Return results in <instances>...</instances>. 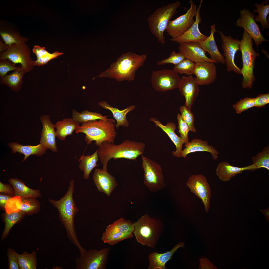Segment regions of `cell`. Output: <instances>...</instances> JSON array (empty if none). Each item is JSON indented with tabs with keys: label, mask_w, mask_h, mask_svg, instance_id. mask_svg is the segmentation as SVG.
<instances>
[{
	"label": "cell",
	"mask_w": 269,
	"mask_h": 269,
	"mask_svg": "<svg viewBox=\"0 0 269 269\" xmlns=\"http://www.w3.org/2000/svg\"><path fill=\"white\" fill-rule=\"evenodd\" d=\"M74 189V181L72 179L69 183L66 193L63 197L57 200L49 199V202L58 209L59 219L65 229L69 239L82 253L85 250L80 245L75 231L74 218L79 209L73 198Z\"/></svg>",
	"instance_id": "1"
},
{
	"label": "cell",
	"mask_w": 269,
	"mask_h": 269,
	"mask_svg": "<svg viewBox=\"0 0 269 269\" xmlns=\"http://www.w3.org/2000/svg\"><path fill=\"white\" fill-rule=\"evenodd\" d=\"M145 146L144 143L128 139L119 145L107 141L103 142L97 149L102 169L107 170L108 163L112 158L115 160L124 158L136 161L139 156L143 154Z\"/></svg>",
	"instance_id": "2"
},
{
	"label": "cell",
	"mask_w": 269,
	"mask_h": 269,
	"mask_svg": "<svg viewBox=\"0 0 269 269\" xmlns=\"http://www.w3.org/2000/svg\"><path fill=\"white\" fill-rule=\"evenodd\" d=\"M146 58V54L137 55L129 52L122 55L97 76L114 79L118 81H133L136 71L143 65Z\"/></svg>",
	"instance_id": "3"
},
{
	"label": "cell",
	"mask_w": 269,
	"mask_h": 269,
	"mask_svg": "<svg viewBox=\"0 0 269 269\" xmlns=\"http://www.w3.org/2000/svg\"><path fill=\"white\" fill-rule=\"evenodd\" d=\"M115 122L113 119L88 121L78 127L75 130V133L85 134V139L87 145L90 144L93 141H95V144L98 146L105 141L114 143L117 134Z\"/></svg>",
	"instance_id": "4"
},
{
	"label": "cell",
	"mask_w": 269,
	"mask_h": 269,
	"mask_svg": "<svg viewBox=\"0 0 269 269\" xmlns=\"http://www.w3.org/2000/svg\"><path fill=\"white\" fill-rule=\"evenodd\" d=\"M163 229V224L160 220L146 214L134 222L133 233L138 242L153 248L156 244Z\"/></svg>",
	"instance_id": "5"
},
{
	"label": "cell",
	"mask_w": 269,
	"mask_h": 269,
	"mask_svg": "<svg viewBox=\"0 0 269 269\" xmlns=\"http://www.w3.org/2000/svg\"><path fill=\"white\" fill-rule=\"evenodd\" d=\"M252 38L245 30L240 40V50L241 52L243 66L241 69L243 77L242 86L244 89H251L255 78L254 70L256 58L259 56L253 48Z\"/></svg>",
	"instance_id": "6"
},
{
	"label": "cell",
	"mask_w": 269,
	"mask_h": 269,
	"mask_svg": "<svg viewBox=\"0 0 269 269\" xmlns=\"http://www.w3.org/2000/svg\"><path fill=\"white\" fill-rule=\"evenodd\" d=\"M179 1L170 3L156 9L147 18L150 31L158 41L162 44L165 43L164 35L168 24L180 7Z\"/></svg>",
	"instance_id": "7"
},
{
	"label": "cell",
	"mask_w": 269,
	"mask_h": 269,
	"mask_svg": "<svg viewBox=\"0 0 269 269\" xmlns=\"http://www.w3.org/2000/svg\"><path fill=\"white\" fill-rule=\"evenodd\" d=\"M142 167L144 170L143 183L150 192H156L163 190L165 184L161 166L156 161L141 155Z\"/></svg>",
	"instance_id": "8"
},
{
	"label": "cell",
	"mask_w": 269,
	"mask_h": 269,
	"mask_svg": "<svg viewBox=\"0 0 269 269\" xmlns=\"http://www.w3.org/2000/svg\"><path fill=\"white\" fill-rule=\"evenodd\" d=\"M110 248L88 250L75 260L76 269H104L107 263Z\"/></svg>",
	"instance_id": "9"
},
{
	"label": "cell",
	"mask_w": 269,
	"mask_h": 269,
	"mask_svg": "<svg viewBox=\"0 0 269 269\" xmlns=\"http://www.w3.org/2000/svg\"><path fill=\"white\" fill-rule=\"evenodd\" d=\"M6 59L15 64H20L26 72L31 71L34 66V61L30 57V50L25 43L7 46V50L1 52L0 55V60Z\"/></svg>",
	"instance_id": "10"
},
{
	"label": "cell",
	"mask_w": 269,
	"mask_h": 269,
	"mask_svg": "<svg viewBox=\"0 0 269 269\" xmlns=\"http://www.w3.org/2000/svg\"><path fill=\"white\" fill-rule=\"evenodd\" d=\"M181 78L173 69H163L153 71L151 81L156 91L165 92L178 88Z\"/></svg>",
	"instance_id": "11"
},
{
	"label": "cell",
	"mask_w": 269,
	"mask_h": 269,
	"mask_svg": "<svg viewBox=\"0 0 269 269\" xmlns=\"http://www.w3.org/2000/svg\"><path fill=\"white\" fill-rule=\"evenodd\" d=\"M189 3L190 7L185 13L170 20L168 24L166 30L172 38L178 37L184 33L195 22L193 18L197 14V5L192 0H190Z\"/></svg>",
	"instance_id": "12"
},
{
	"label": "cell",
	"mask_w": 269,
	"mask_h": 269,
	"mask_svg": "<svg viewBox=\"0 0 269 269\" xmlns=\"http://www.w3.org/2000/svg\"><path fill=\"white\" fill-rule=\"evenodd\" d=\"M186 184L191 192L201 200L206 212L208 213L210 207L211 191L206 177L201 174L192 175L188 179Z\"/></svg>",
	"instance_id": "13"
},
{
	"label": "cell",
	"mask_w": 269,
	"mask_h": 269,
	"mask_svg": "<svg viewBox=\"0 0 269 269\" xmlns=\"http://www.w3.org/2000/svg\"><path fill=\"white\" fill-rule=\"evenodd\" d=\"M222 42L221 47L223 51V56L225 58L227 71H233L235 73L241 74V69L235 64V59L238 51L240 50V40L233 38L231 36H227L222 32L218 31Z\"/></svg>",
	"instance_id": "14"
},
{
	"label": "cell",
	"mask_w": 269,
	"mask_h": 269,
	"mask_svg": "<svg viewBox=\"0 0 269 269\" xmlns=\"http://www.w3.org/2000/svg\"><path fill=\"white\" fill-rule=\"evenodd\" d=\"M240 18L238 19L236 23L237 27L243 28L254 40L258 48L263 41H268L265 39L260 32L259 27L255 20L253 13L248 9L244 8L240 10Z\"/></svg>",
	"instance_id": "15"
},
{
	"label": "cell",
	"mask_w": 269,
	"mask_h": 269,
	"mask_svg": "<svg viewBox=\"0 0 269 269\" xmlns=\"http://www.w3.org/2000/svg\"><path fill=\"white\" fill-rule=\"evenodd\" d=\"M214 63L205 61L196 63L193 74L199 85H208L215 81L217 77Z\"/></svg>",
	"instance_id": "16"
},
{
	"label": "cell",
	"mask_w": 269,
	"mask_h": 269,
	"mask_svg": "<svg viewBox=\"0 0 269 269\" xmlns=\"http://www.w3.org/2000/svg\"><path fill=\"white\" fill-rule=\"evenodd\" d=\"M199 85L195 77L192 76H184L181 78L179 90L181 95L185 97V105L190 110L198 95Z\"/></svg>",
	"instance_id": "17"
},
{
	"label": "cell",
	"mask_w": 269,
	"mask_h": 269,
	"mask_svg": "<svg viewBox=\"0 0 269 269\" xmlns=\"http://www.w3.org/2000/svg\"><path fill=\"white\" fill-rule=\"evenodd\" d=\"M202 2L203 0H201L198 8L197 9L196 20L192 25L187 31L179 37L175 38H171L170 40L171 41L179 44L190 42H198L207 38V36L201 32L199 28V25L202 22L200 10Z\"/></svg>",
	"instance_id": "18"
},
{
	"label": "cell",
	"mask_w": 269,
	"mask_h": 269,
	"mask_svg": "<svg viewBox=\"0 0 269 269\" xmlns=\"http://www.w3.org/2000/svg\"><path fill=\"white\" fill-rule=\"evenodd\" d=\"M94 183L99 191L109 196L118 185L115 178L107 170L96 168L93 175Z\"/></svg>",
	"instance_id": "19"
},
{
	"label": "cell",
	"mask_w": 269,
	"mask_h": 269,
	"mask_svg": "<svg viewBox=\"0 0 269 269\" xmlns=\"http://www.w3.org/2000/svg\"><path fill=\"white\" fill-rule=\"evenodd\" d=\"M43 126L40 143L49 149L54 152L58 151L56 141V134L55 125L50 120L49 115H42L40 117Z\"/></svg>",
	"instance_id": "20"
},
{
	"label": "cell",
	"mask_w": 269,
	"mask_h": 269,
	"mask_svg": "<svg viewBox=\"0 0 269 269\" xmlns=\"http://www.w3.org/2000/svg\"><path fill=\"white\" fill-rule=\"evenodd\" d=\"M178 49L179 52L183 54L185 59L195 63L205 61L216 63L206 56V52L202 48L198 42H190L180 43Z\"/></svg>",
	"instance_id": "21"
},
{
	"label": "cell",
	"mask_w": 269,
	"mask_h": 269,
	"mask_svg": "<svg viewBox=\"0 0 269 269\" xmlns=\"http://www.w3.org/2000/svg\"><path fill=\"white\" fill-rule=\"evenodd\" d=\"M185 148L183 150L181 157H186L189 154L197 152H206L209 153L213 160H217L218 158L219 152L213 146L209 145L206 140L194 138L185 145Z\"/></svg>",
	"instance_id": "22"
},
{
	"label": "cell",
	"mask_w": 269,
	"mask_h": 269,
	"mask_svg": "<svg viewBox=\"0 0 269 269\" xmlns=\"http://www.w3.org/2000/svg\"><path fill=\"white\" fill-rule=\"evenodd\" d=\"M150 120L153 122L156 126L160 128L165 132L175 145L176 150L171 152L173 156L178 158L181 157L183 146L184 143L180 137L178 136L175 132L176 128L175 124L170 122L167 123L165 125H164L155 118H152Z\"/></svg>",
	"instance_id": "23"
},
{
	"label": "cell",
	"mask_w": 269,
	"mask_h": 269,
	"mask_svg": "<svg viewBox=\"0 0 269 269\" xmlns=\"http://www.w3.org/2000/svg\"><path fill=\"white\" fill-rule=\"evenodd\" d=\"M215 27L214 24L211 26L209 36L205 40L198 43L202 48L210 55L211 59L216 63L224 64L225 58L219 51L215 40L214 34L217 31Z\"/></svg>",
	"instance_id": "24"
},
{
	"label": "cell",
	"mask_w": 269,
	"mask_h": 269,
	"mask_svg": "<svg viewBox=\"0 0 269 269\" xmlns=\"http://www.w3.org/2000/svg\"><path fill=\"white\" fill-rule=\"evenodd\" d=\"M253 164L243 167L233 166L228 162L223 161L218 165L216 169V175L221 181L225 182L245 170L253 171Z\"/></svg>",
	"instance_id": "25"
},
{
	"label": "cell",
	"mask_w": 269,
	"mask_h": 269,
	"mask_svg": "<svg viewBox=\"0 0 269 269\" xmlns=\"http://www.w3.org/2000/svg\"><path fill=\"white\" fill-rule=\"evenodd\" d=\"M184 243L183 242L176 245L171 250L163 253L153 252L148 256L149 269H165V264L170 260L174 253L179 248L184 247Z\"/></svg>",
	"instance_id": "26"
},
{
	"label": "cell",
	"mask_w": 269,
	"mask_h": 269,
	"mask_svg": "<svg viewBox=\"0 0 269 269\" xmlns=\"http://www.w3.org/2000/svg\"><path fill=\"white\" fill-rule=\"evenodd\" d=\"M8 145L11 149L13 153L17 152L20 154H23L24 155V157L22 162L25 161L31 155H35L38 156H42L48 149L40 143L35 146L30 145L25 146L17 142H12L8 143Z\"/></svg>",
	"instance_id": "27"
},
{
	"label": "cell",
	"mask_w": 269,
	"mask_h": 269,
	"mask_svg": "<svg viewBox=\"0 0 269 269\" xmlns=\"http://www.w3.org/2000/svg\"><path fill=\"white\" fill-rule=\"evenodd\" d=\"M8 181L14 189L15 196L20 197L21 198H35L41 197L40 190L30 188L20 179L16 178H10Z\"/></svg>",
	"instance_id": "28"
},
{
	"label": "cell",
	"mask_w": 269,
	"mask_h": 269,
	"mask_svg": "<svg viewBox=\"0 0 269 269\" xmlns=\"http://www.w3.org/2000/svg\"><path fill=\"white\" fill-rule=\"evenodd\" d=\"M98 104L104 109L108 110L111 112L114 118L117 121V123L115 125V126L117 129L120 126L126 127L129 126V123L127 120L126 115L129 112L135 109L134 105H132L123 110H120L109 105L105 101H100Z\"/></svg>",
	"instance_id": "29"
},
{
	"label": "cell",
	"mask_w": 269,
	"mask_h": 269,
	"mask_svg": "<svg viewBox=\"0 0 269 269\" xmlns=\"http://www.w3.org/2000/svg\"><path fill=\"white\" fill-rule=\"evenodd\" d=\"M55 125L56 137L60 140L65 141L67 136L71 135L80 126V123L73 118H66L58 121Z\"/></svg>",
	"instance_id": "30"
},
{
	"label": "cell",
	"mask_w": 269,
	"mask_h": 269,
	"mask_svg": "<svg viewBox=\"0 0 269 269\" xmlns=\"http://www.w3.org/2000/svg\"><path fill=\"white\" fill-rule=\"evenodd\" d=\"M97 149L92 155H81L78 159L79 162V168L83 172V177L86 180L89 178L90 173L95 167L99 166L97 164L99 160Z\"/></svg>",
	"instance_id": "31"
},
{
	"label": "cell",
	"mask_w": 269,
	"mask_h": 269,
	"mask_svg": "<svg viewBox=\"0 0 269 269\" xmlns=\"http://www.w3.org/2000/svg\"><path fill=\"white\" fill-rule=\"evenodd\" d=\"M26 72L25 70L20 67L12 73L1 77V83L8 86L11 90L17 91L21 88L23 76Z\"/></svg>",
	"instance_id": "32"
},
{
	"label": "cell",
	"mask_w": 269,
	"mask_h": 269,
	"mask_svg": "<svg viewBox=\"0 0 269 269\" xmlns=\"http://www.w3.org/2000/svg\"><path fill=\"white\" fill-rule=\"evenodd\" d=\"M0 34L5 44L10 46L27 42L28 38L21 36L17 32L7 28L0 27Z\"/></svg>",
	"instance_id": "33"
},
{
	"label": "cell",
	"mask_w": 269,
	"mask_h": 269,
	"mask_svg": "<svg viewBox=\"0 0 269 269\" xmlns=\"http://www.w3.org/2000/svg\"><path fill=\"white\" fill-rule=\"evenodd\" d=\"M134 229V222L121 218L108 225L105 231L124 233H133Z\"/></svg>",
	"instance_id": "34"
},
{
	"label": "cell",
	"mask_w": 269,
	"mask_h": 269,
	"mask_svg": "<svg viewBox=\"0 0 269 269\" xmlns=\"http://www.w3.org/2000/svg\"><path fill=\"white\" fill-rule=\"evenodd\" d=\"M72 117L73 119L80 124L96 120L102 119L108 120L110 119L107 118V116H102L100 113L89 111L88 110L83 111L80 113L75 109H73L72 111Z\"/></svg>",
	"instance_id": "35"
},
{
	"label": "cell",
	"mask_w": 269,
	"mask_h": 269,
	"mask_svg": "<svg viewBox=\"0 0 269 269\" xmlns=\"http://www.w3.org/2000/svg\"><path fill=\"white\" fill-rule=\"evenodd\" d=\"M254 170L262 168L269 170V145L266 146L261 152L252 157Z\"/></svg>",
	"instance_id": "36"
},
{
	"label": "cell",
	"mask_w": 269,
	"mask_h": 269,
	"mask_svg": "<svg viewBox=\"0 0 269 269\" xmlns=\"http://www.w3.org/2000/svg\"><path fill=\"white\" fill-rule=\"evenodd\" d=\"M267 1H263L260 4L255 3L254 5L257 9L253 10L254 12L258 13V15L255 16V20L256 21L260 22L263 31L269 27L267 20V17L269 13V4L268 3L264 5Z\"/></svg>",
	"instance_id": "37"
},
{
	"label": "cell",
	"mask_w": 269,
	"mask_h": 269,
	"mask_svg": "<svg viewBox=\"0 0 269 269\" xmlns=\"http://www.w3.org/2000/svg\"><path fill=\"white\" fill-rule=\"evenodd\" d=\"M133 234L105 231L102 234L101 239L104 243L113 246L121 241L132 238Z\"/></svg>",
	"instance_id": "38"
},
{
	"label": "cell",
	"mask_w": 269,
	"mask_h": 269,
	"mask_svg": "<svg viewBox=\"0 0 269 269\" xmlns=\"http://www.w3.org/2000/svg\"><path fill=\"white\" fill-rule=\"evenodd\" d=\"M25 214L21 211L9 214L5 212L4 216L5 226L2 234L1 240L7 236L12 227L20 221Z\"/></svg>",
	"instance_id": "39"
},
{
	"label": "cell",
	"mask_w": 269,
	"mask_h": 269,
	"mask_svg": "<svg viewBox=\"0 0 269 269\" xmlns=\"http://www.w3.org/2000/svg\"><path fill=\"white\" fill-rule=\"evenodd\" d=\"M20 211L25 214L31 215L39 212L41 209V203L36 198H21Z\"/></svg>",
	"instance_id": "40"
},
{
	"label": "cell",
	"mask_w": 269,
	"mask_h": 269,
	"mask_svg": "<svg viewBox=\"0 0 269 269\" xmlns=\"http://www.w3.org/2000/svg\"><path fill=\"white\" fill-rule=\"evenodd\" d=\"M36 253L33 252L31 254L27 252L19 254L18 256V263L19 269H36L37 261L36 257Z\"/></svg>",
	"instance_id": "41"
},
{
	"label": "cell",
	"mask_w": 269,
	"mask_h": 269,
	"mask_svg": "<svg viewBox=\"0 0 269 269\" xmlns=\"http://www.w3.org/2000/svg\"><path fill=\"white\" fill-rule=\"evenodd\" d=\"M196 63L185 59L178 64L175 66L173 69L177 73H184L189 76L193 74Z\"/></svg>",
	"instance_id": "42"
},
{
	"label": "cell",
	"mask_w": 269,
	"mask_h": 269,
	"mask_svg": "<svg viewBox=\"0 0 269 269\" xmlns=\"http://www.w3.org/2000/svg\"><path fill=\"white\" fill-rule=\"evenodd\" d=\"M179 110L183 119L188 126L190 131L193 133L196 132L194 125V116L191 110L185 105L180 106Z\"/></svg>",
	"instance_id": "43"
},
{
	"label": "cell",
	"mask_w": 269,
	"mask_h": 269,
	"mask_svg": "<svg viewBox=\"0 0 269 269\" xmlns=\"http://www.w3.org/2000/svg\"><path fill=\"white\" fill-rule=\"evenodd\" d=\"M236 104L233 105V107L237 114H241L243 112L252 107H255V98L245 97L240 100Z\"/></svg>",
	"instance_id": "44"
},
{
	"label": "cell",
	"mask_w": 269,
	"mask_h": 269,
	"mask_svg": "<svg viewBox=\"0 0 269 269\" xmlns=\"http://www.w3.org/2000/svg\"><path fill=\"white\" fill-rule=\"evenodd\" d=\"M21 203V198L20 197H13L6 202L5 209V212L9 214L20 211Z\"/></svg>",
	"instance_id": "45"
},
{
	"label": "cell",
	"mask_w": 269,
	"mask_h": 269,
	"mask_svg": "<svg viewBox=\"0 0 269 269\" xmlns=\"http://www.w3.org/2000/svg\"><path fill=\"white\" fill-rule=\"evenodd\" d=\"M185 59L183 54L180 52L176 53L173 51L169 56L167 59L158 61L157 64L158 65H163L166 64H171L175 66Z\"/></svg>",
	"instance_id": "46"
},
{
	"label": "cell",
	"mask_w": 269,
	"mask_h": 269,
	"mask_svg": "<svg viewBox=\"0 0 269 269\" xmlns=\"http://www.w3.org/2000/svg\"><path fill=\"white\" fill-rule=\"evenodd\" d=\"M178 123L179 132L180 137L186 144L189 141L188 134L190 131L189 127L187 123L183 120L181 115L178 114L177 116Z\"/></svg>",
	"instance_id": "47"
},
{
	"label": "cell",
	"mask_w": 269,
	"mask_h": 269,
	"mask_svg": "<svg viewBox=\"0 0 269 269\" xmlns=\"http://www.w3.org/2000/svg\"><path fill=\"white\" fill-rule=\"evenodd\" d=\"M20 67H16L15 64L7 59L0 60V76L3 77L8 71L16 70Z\"/></svg>",
	"instance_id": "48"
},
{
	"label": "cell",
	"mask_w": 269,
	"mask_h": 269,
	"mask_svg": "<svg viewBox=\"0 0 269 269\" xmlns=\"http://www.w3.org/2000/svg\"><path fill=\"white\" fill-rule=\"evenodd\" d=\"M64 53L59 52L57 51L52 54L49 53L45 56L37 59V60L35 61H34L33 65L34 66H43L50 60L57 58Z\"/></svg>",
	"instance_id": "49"
},
{
	"label": "cell",
	"mask_w": 269,
	"mask_h": 269,
	"mask_svg": "<svg viewBox=\"0 0 269 269\" xmlns=\"http://www.w3.org/2000/svg\"><path fill=\"white\" fill-rule=\"evenodd\" d=\"M7 254L8 260L9 269H19L18 263V256L19 254L13 250L11 248L8 249Z\"/></svg>",
	"instance_id": "50"
},
{
	"label": "cell",
	"mask_w": 269,
	"mask_h": 269,
	"mask_svg": "<svg viewBox=\"0 0 269 269\" xmlns=\"http://www.w3.org/2000/svg\"><path fill=\"white\" fill-rule=\"evenodd\" d=\"M255 107L262 108L269 103V93L260 94L255 98Z\"/></svg>",
	"instance_id": "51"
},
{
	"label": "cell",
	"mask_w": 269,
	"mask_h": 269,
	"mask_svg": "<svg viewBox=\"0 0 269 269\" xmlns=\"http://www.w3.org/2000/svg\"><path fill=\"white\" fill-rule=\"evenodd\" d=\"M0 192L11 196H15L14 189L10 184H3L0 182Z\"/></svg>",
	"instance_id": "52"
},
{
	"label": "cell",
	"mask_w": 269,
	"mask_h": 269,
	"mask_svg": "<svg viewBox=\"0 0 269 269\" xmlns=\"http://www.w3.org/2000/svg\"><path fill=\"white\" fill-rule=\"evenodd\" d=\"M200 264L199 267V269H217L213 265V263L210 262L206 258H200Z\"/></svg>",
	"instance_id": "53"
},
{
	"label": "cell",
	"mask_w": 269,
	"mask_h": 269,
	"mask_svg": "<svg viewBox=\"0 0 269 269\" xmlns=\"http://www.w3.org/2000/svg\"><path fill=\"white\" fill-rule=\"evenodd\" d=\"M45 48V47H42L37 45L34 46L32 51L36 55L37 59L41 58L49 53L46 50Z\"/></svg>",
	"instance_id": "54"
},
{
	"label": "cell",
	"mask_w": 269,
	"mask_h": 269,
	"mask_svg": "<svg viewBox=\"0 0 269 269\" xmlns=\"http://www.w3.org/2000/svg\"><path fill=\"white\" fill-rule=\"evenodd\" d=\"M13 196H11L4 193L0 194V208L5 210V207L7 201Z\"/></svg>",
	"instance_id": "55"
},
{
	"label": "cell",
	"mask_w": 269,
	"mask_h": 269,
	"mask_svg": "<svg viewBox=\"0 0 269 269\" xmlns=\"http://www.w3.org/2000/svg\"><path fill=\"white\" fill-rule=\"evenodd\" d=\"M260 210L264 215L266 219L269 222V208H268L267 209L264 210L260 209Z\"/></svg>",
	"instance_id": "56"
},
{
	"label": "cell",
	"mask_w": 269,
	"mask_h": 269,
	"mask_svg": "<svg viewBox=\"0 0 269 269\" xmlns=\"http://www.w3.org/2000/svg\"><path fill=\"white\" fill-rule=\"evenodd\" d=\"M7 46L5 45L0 39V53L6 51Z\"/></svg>",
	"instance_id": "57"
}]
</instances>
